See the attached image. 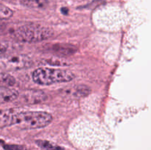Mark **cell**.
Instances as JSON below:
<instances>
[{
	"instance_id": "8fae6325",
	"label": "cell",
	"mask_w": 151,
	"mask_h": 150,
	"mask_svg": "<svg viewBox=\"0 0 151 150\" xmlns=\"http://www.w3.org/2000/svg\"><path fill=\"white\" fill-rule=\"evenodd\" d=\"M36 144L43 150H63V148H61L59 146L55 145V144L47 141H41V140H40V141H36Z\"/></svg>"
},
{
	"instance_id": "6da1fadb",
	"label": "cell",
	"mask_w": 151,
	"mask_h": 150,
	"mask_svg": "<svg viewBox=\"0 0 151 150\" xmlns=\"http://www.w3.org/2000/svg\"><path fill=\"white\" fill-rule=\"evenodd\" d=\"M52 120V116L44 111H20L16 109L13 126L22 129H34L47 126Z\"/></svg>"
},
{
	"instance_id": "ba28073f",
	"label": "cell",
	"mask_w": 151,
	"mask_h": 150,
	"mask_svg": "<svg viewBox=\"0 0 151 150\" xmlns=\"http://www.w3.org/2000/svg\"><path fill=\"white\" fill-rule=\"evenodd\" d=\"M15 111H16L15 108L0 110V128L13 126Z\"/></svg>"
},
{
	"instance_id": "5b68a950",
	"label": "cell",
	"mask_w": 151,
	"mask_h": 150,
	"mask_svg": "<svg viewBox=\"0 0 151 150\" xmlns=\"http://www.w3.org/2000/svg\"><path fill=\"white\" fill-rule=\"evenodd\" d=\"M22 103L27 104H36L42 102L47 99V95L43 91L39 90H29L23 93L22 95L19 94V98Z\"/></svg>"
},
{
	"instance_id": "7c38bea8",
	"label": "cell",
	"mask_w": 151,
	"mask_h": 150,
	"mask_svg": "<svg viewBox=\"0 0 151 150\" xmlns=\"http://www.w3.org/2000/svg\"><path fill=\"white\" fill-rule=\"evenodd\" d=\"M90 92V90L88 87L86 85H78L76 88H75V91H74V95L75 96L83 97L88 95Z\"/></svg>"
},
{
	"instance_id": "30bf717a",
	"label": "cell",
	"mask_w": 151,
	"mask_h": 150,
	"mask_svg": "<svg viewBox=\"0 0 151 150\" xmlns=\"http://www.w3.org/2000/svg\"><path fill=\"white\" fill-rule=\"evenodd\" d=\"M16 83L14 76L5 72H0V85L1 86L12 87Z\"/></svg>"
},
{
	"instance_id": "277c9868",
	"label": "cell",
	"mask_w": 151,
	"mask_h": 150,
	"mask_svg": "<svg viewBox=\"0 0 151 150\" xmlns=\"http://www.w3.org/2000/svg\"><path fill=\"white\" fill-rule=\"evenodd\" d=\"M32 65V60L24 54H13L0 59V68L7 71L20 70Z\"/></svg>"
},
{
	"instance_id": "8992f818",
	"label": "cell",
	"mask_w": 151,
	"mask_h": 150,
	"mask_svg": "<svg viewBox=\"0 0 151 150\" xmlns=\"http://www.w3.org/2000/svg\"><path fill=\"white\" fill-rule=\"evenodd\" d=\"M19 93L11 87L0 85V104L11 102L18 99Z\"/></svg>"
},
{
	"instance_id": "7a4b0ae2",
	"label": "cell",
	"mask_w": 151,
	"mask_h": 150,
	"mask_svg": "<svg viewBox=\"0 0 151 150\" xmlns=\"http://www.w3.org/2000/svg\"><path fill=\"white\" fill-rule=\"evenodd\" d=\"M53 35L54 31L51 28L37 24L22 25L13 32V38L24 43L41 42Z\"/></svg>"
},
{
	"instance_id": "9c48e42d",
	"label": "cell",
	"mask_w": 151,
	"mask_h": 150,
	"mask_svg": "<svg viewBox=\"0 0 151 150\" xmlns=\"http://www.w3.org/2000/svg\"><path fill=\"white\" fill-rule=\"evenodd\" d=\"M21 4L33 9L44 8L48 4V0H21Z\"/></svg>"
},
{
	"instance_id": "4fadbf2b",
	"label": "cell",
	"mask_w": 151,
	"mask_h": 150,
	"mask_svg": "<svg viewBox=\"0 0 151 150\" xmlns=\"http://www.w3.org/2000/svg\"><path fill=\"white\" fill-rule=\"evenodd\" d=\"M13 13L11 9L4 4H0V20L7 19L13 16Z\"/></svg>"
},
{
	"instance_id": "3957f363",
	"label": "cell",
	"mask_w": 151,
	"mask_h": 150,
	"mask_svg": "<svg viewBox=\"0 0 151 150\" xmlns=\"http://www.w3.org/2000/svg\"><path fill=\"white\" fill-rule=\"evenodd\" d=\"M32 80L40 85H49L60 82H70L75 78L71 71L53 68H39L32 75Z\"/></svg>"
},
{
	"instance_id": "5bb4252c",
	"label": "cell",
	"mask_w": 151,
	"mask_h": 150,
	"mask_svg": "<svg viewBox=\"0 0 151 150\" xmlns=\"http://www.w3.org/2000/svg\"><path fill=\"white\" fill-rule=\"evenodd\" d=\"M7 46L1 44V43H0V55L3 54L4 53H5L6 51H7Z\"/></svg>"
},
{
	"instance_id": "52a82bcc",
	"label": "cell",
	"mask_w": 151,
	"mask_h": 150,
	"mask_svg": "<svg viewBox=\"0 0 151 150\" xmlns=\"http://www.w3.org/2000/svg\"><path fill=\"white\" fill-rule=\"evenodd\" d=\"M50 50L58 56H68L74 54L76 51V47L72 44H56L52 45Z\"/></svg>"
}]
</instances>
